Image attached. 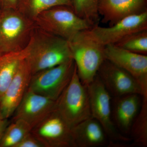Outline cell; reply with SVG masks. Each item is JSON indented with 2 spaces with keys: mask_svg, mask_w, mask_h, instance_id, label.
Segmentation results:
<instances>
[{
  "mask_svg": "<svg viewBox=\"0 0 147 147\" xmlns=\"http://www.w3.org/2000/svg\"><path fill=\"white\" fill-rule=\"evenodd\" d=\"M131 147L147 146V97H142L141 108L131 126Z\"/></svg>",
  "mask_w": 147,
  "mask_h": 147,
  "instance_id": "d6986e66",
  "label": "cell"
},
{
  "mask_svg": "<svg viewBox=\"0 0 147 147\" xmlns=\"http://www.w3.org/2000/svg\"><path fill=\"white\" fill-rule=\"evenodd\" d=\"M147 0H98V11L102 22L109 26L127 16L147 10Z\"/></svg>",
  "mask_w": 147,
  "mask_h": 147,
  "instance_id": "9a60e30c",
  "label": "cell"
},
{
  "mask_svg": "<svg viewBox=\"0 0 147 147\" xmlns=\"http://www.w3.org/2000/svg\"><path fill=\"white\" fill-rule=\"evenodd\" d=\"M97 75L112 98L131 94L144 96L141 86L133 76L106 59L100 66Z\"/></svg>",
  "mask_w": 147,
  "mask_h": 147,
  "instance_id": "9c48e42d",
  "label": "cell"
},
{
  "mask_svg": "<svg viewBox=\"0 0 147 147\" xmlns=\"http://www.w3.org/2000/svg\"><path fill=\"white\" fill-rule=\"evenodd\" d=\"M142 97L140 95L131 94L112 98V120L117 129L124 136L130 134L131 126L141 108Z\"/></svg>",
  "mask_w": 147,
  "mask_h": 147,
  "instance_id": "5bb4252c",
  "label": "cell"
},
{
  "mask_svg": "<svg viewBox=\"0 0 147 147\" xmlns=\"http://www.w3.org/2000/svg\"><path fill=\"white\" fill-rule=\"evenodd\" d=\"M2 8V7L1 0H0V9H1Z\"/></svg>",
  "mask_w": 147,
  "mask_h": 147,
  "instance_id": "484cf974",
  "label": "cell"
},
{
  "mask_svg": "<svg viewBox=\"0 0 147 147\" xmlns=\"http://www.w3.org/2000/svg\"><path fill=\"white\" fill-rule=\"evenodd\" d=\"M15 147H44L30 131L19 142Z\"/></svg>",
  "mask_w": 147,
  "mask_h": 147,
  "instance_id": "603a6c76",
  "label": "cell"
},
{
  "mask_svg": "<svg viewBox=\"0 0 147 147\" xmlns=\"http://www.w3.org/2000/svg\"><path fill=\"white\" fill-rule=\"evenodd\" d=\"M32 75L31 70L25 59L0 97V112L5 118L9 119L13 115L28 88Z\"/></svg>",
  "mask_w": 147,
  "mask_h": 147,
  "instance_id": "4fadbf2b",
  "label": "cell"
},
{
  "mask_svg": "<svg viewBox=\"0 0 147 147\" xmlns=\"http://www.w3.org/2000/svg\"><path fill=\"white\" fill-rule=\"evenodd\" d=\"M2 8L16 9L17 0H1Z\"/></svg>",
  "mask_w": 147,
  "mask_h": 147,
  "instance_id": "d4e9b609",
  "label": "cell"
},
{
  "mask_svg": "<svg viewBox=\"0 0 147 147\" xmlns=\"http://www.w3.org/2000/svg\"><path fill=\"white\" fill-rule=\"evenodd\" d=\"M68 41L77 74L82 84L87 86L95 78L105 59V46L94 36L90 28L79 32Z\"/></svg>",
  "mask_w": 147,
  "mask_h": 147,
  "instance_id": "7a4b0ae2",
  "label": "cell"
},
{
  "mask_svg": "<svg viewBox=\"0 0 147 147\" xmlns=\"http://www.w3.org/2000/svg\"><path fill=\"white\" fill-rule=\"evenodd\" d=\"M28 55L27 46L20 51L0 56V97L5 91L18 71L22 62Z\"/></svg>",
  "mask_w": 147,
  "mask_h": 147,
  "instance_id": "e0dca14e",
  "label": "cell"
},
{
  "mask_svg": "<svg viewBox=\"0 0 147 147\" xmlns=\"http://www.w3.org/2000/svg\"><path fill=\"white\" fill-rule=\"evenodd\" d=\"M71 129L55 110L31 130L44 147H73Z\"/></svg>",
  "mask_w": 147,
  "mask_h": 147,
  "instance_id": "ba28073f",
  "label": "cell"
},
{
  "mask_svg": "<svg viewBox=\"0 0 147 147\" xmlns=\"http://www.w3.org/2000/svg\"><path fill=\"white\" fill-rule=\"evenodd\" d=\"M55 102L28 89L11 117L12 120L24 121L32 129L55 110Z\"/></svg>",
  "mask_w": 147,
  "mask_h": 147,
  "instance_id": "7c38bea8",
  "label": "cell"
},
{
  "mask_svg": "<svg viewBox=\"0 0 147 147\" xmlns=\"http://www.w3.org/2000/svg\"><path fill=\"white\" fill-rule=\"evenodd\" d=\"M9 123V119L5 118L0 112V142L6 129Z\"/></svg>",
  "mask_w": 147,
  "mask_h": 147,
  "instance_id": "cb8c5ba5",
  "label": "cell"
},
{
  "mask_svg": "<svg viewBox=\"0 0 147 147\" xmlns=\"http://www.w3.org/2000/svg\"><path fill=\"white\" fill-rule=\"evenodd\" d=\"M147 30V10L122 18L108 27L95 25L90 28L92 33L104 46L115 44L129 35Z\"/></svg>",
  "mask_w": 147,
  "mask_h": 147,
  "instance_id": "8fae6325",
  "label": "cell"
},
{
  "mask_svg": "<svg viewBox=\"0 0 147 147\" xmlns=\"http://www.w3.org/2000/svg\"><path fill=\"white\" fill-rule=\"evenodd\" d=\"M35 27L34 21L16 9H0V56L26 48Z\"/></svg>",
  "mask_w": 147,
  "mask_h": 147,
  "instance_id": "277c9868",
  "label": "cell"
},
{
  "mask_svg": "<svg viewBox=\"0 0 147 147\" xmlns=\"http://www.w3.org/2000/svg\"><path fill=\"white\" fill-rule=\"evenodd\" d=\"M27 47L26 60L32 74L73 59L67 40L36 26Z\"/></svg>",
  "mask_w": 147,
  "mask_h": 147,
  "instance_id": "6da1fadb",
  "label": "cell"
},
{
  "mask_svg": "<svg viewBox=\"0 0 147 147\" xmlns=\"http://www.w3.org/2000/svg\"><path fill=\"white\" fill-rule=\"evenodd\" d=\"M72 8L75 13L88 21L92 26L98 25L99 16L98 0H71Z\"/></svg>",
  "mask_w": 147,
  "mask_h": 147,
  "instance_id": "44dd1931",
  "label": "cell"
},
{
  "mask_svg": "<svg viewBox=\"0 0 147 147\" xmlns=\"http://www.w3.org/2000/svg\"><path fill=\"white\" fill-rule=\"evenodd\" d=\"M89 97L92 117L100 123L108 139L109 147H123L131 142V138L123 135L117 129L112 117L111 95L96 75L86 86Z\"/></svg>",
  "mask_w": 147,
  "mask_h": 147,
  "instance_id": "5b68a950",
  "label": "cell"
},
{
  "mask_svg": "<svg viewBox=\"0 0 147 147\" xmlns=\"http://www.w3.org/2000/svg\"><path fill=\"white\" fill-rule=\"evenodd\" d=\"M30 126L21 120H12L8 125L0 142V147H15L30 133Z\"/></svg>",
  "mask_w": 147,
  "mask_h": 147,
  "instance_id": "ffe728a7",
  "label": "cell"
},
{
  "mask_svg": "<svg viewBox=\"0 0 147 147\" xmlns=\"http://www.w3.org/2000/svg\"><path fill=\"white\" fill-rule=\"evenodd\" d=\"M58 6L72 7L71 0H17L16 9L34 21L43 11Z\"/></svg>",
  "mask_w": 147,
  "mask_h": 147,
  "instance_id": "ac0fdd59",
  "label": "cell"
},
{
  "mask_svg": "<svg viewBox=\"0 0 147 147\" xmlns=\"http://www.w3.org/2000/svg\"><path fill=\"white\" fill-rule=\"evenodd\" d=\"M34 21L37 28L67 41L79 32L93 27L67 6H58L45 10Z\"/></svg>",
  "mask_w": 147,
  "mask_h": 147,
  "instance_id": "8992f818",
  "label": "cell"
},
{
  "mask_svg": "<svg viewBox=\"0 0 147 147\" xmlns=\"http://www.w3.org/2000/svg\"><path fill=\"white\" fill-rule=\"evenodd\" d=\"M76 65L73 59L32 74L28 89L56 100L71 81Z\"/></svg>",
  "mask_w": 147,
  "mask_h": 147,
  "instance_id": "52a82bcc",
  "label": "cell"
},
{
  "mask_svg": "<svg viewBox=\"0 0 147 147\" xmlns=\"http://www.w3.org/2000/svg\"><path fill=\"white\" fill-rule=\"evenodd\" d=\"M106 59L123 69L137 80L147 97V56L132 53L114 44L105 46Z\"/></svg>",
  "mask_w": 147,
  "mask_h": 147,
  "instance_id": "30bf717a",
  "label": "cell"
},
{
  "mask_svg": "<svg viewBox=\"0 0 147 147\" xmlns=\"http://www.w3.org/2000/svg\"><path fill=\"white\" fill-rule=\"evenodd\" d=\"M73 147H97L106 145L108 138L100 123L92 117L71 128Z\"/></svg>",
  "mask_w": 147,
  "mask_h": 147,
  "instance_id": "2e32d148",
  "label": "cell"
},
{
  "mask_svg": "<svg viewBox=\"0 0 147 147\" xmlns=\"http://www.w3.org/2000/svg\"><path fill=\"white\" fill-rule=\"evenodd\" d=\"M114 45L132 53L147 55V30L129 35Z\"/></svg>",
  "mask_w": 147,
  "mask_h": 147,
  "instance_id": "7402d4cb",
  "label": "cell"
},
{
  "mask_svg": "<svg viewBox=\"0 0 147 147\" xmlns=\"http://www.w3.org/2000/svg\"><path fill=\"white\" fill-rule=\"evenodd\" d=\"M55 110L71 129L92 117L87 86L79 79L76 67L69 84L56 100Z\"/></svg>",
  "mask_w": 147,
  "mask_h": 147,
  "instance_id": "3957f363",
  "label": "cell"
}]
</instances>
